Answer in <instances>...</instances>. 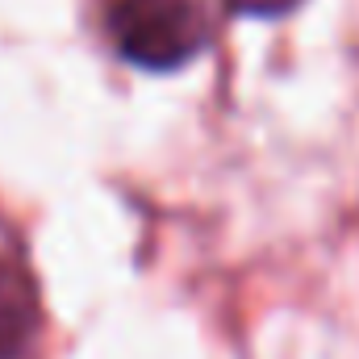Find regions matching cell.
<instances>
[{"label":"cell","instance_id":"1","mask_svg":"<svg viewBox=\"0 0 359 359\" xmlns=\"http://www.w3.org/2000/svg\"><path fill=\"white\" fill-rule=\"evenodd\" d=\"M104 29L117 55L147 72H176L209 42L201 0H109Z\"/></svg>","mask_w":359,"mask_h":359},{"label":"cell","instance_id":"2","mask_svg":"<svg viewBox=\"0 0 359 359\" xmlns=\"http://www.w3.org/2000/svg\"><path fill=\"white\" fill-rule=\"evenodd\" d=\"M38 330V292L34 280L0 255V359H21Z\"/></svg>","mask_w":359,"mask_h":359},{"label":"cell","instance_id":"3","mask_svg":"<svg viewBox=\"0 0 359 359\" xmlns=\"http://www.w3.org/2000/svg\"><path fill=\"white\" fill-rule=\"evenodd\" d=\"M226 4L234 13H243V17H284L297 4H305V0H226Z\"/></svg>","mask_w":359,"mask_h":359}]
</instances>
